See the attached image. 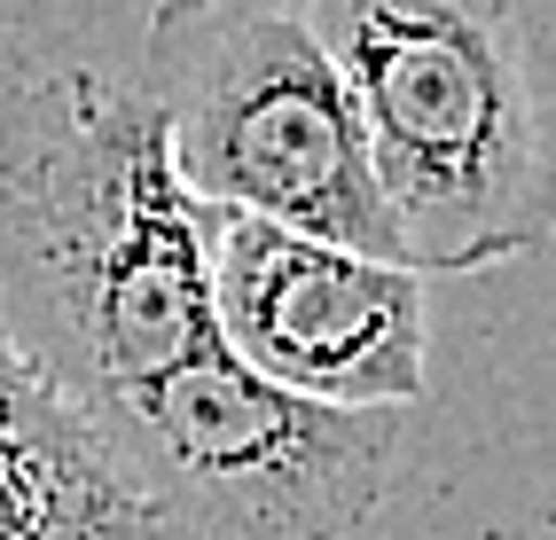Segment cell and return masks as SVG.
<instances>
[{"instance_id":"obj_1","label":"cell","mask_w":556,"mask_h":540,"mask_svg":"<svg viewBox=\"0 0 556 540\" xmlns=\"http://www.w3.org/2000/svg\"><path fill=\"white\" fill-rule=\"evenodd\" d=\"M0 330L71 408L212 345L204 204L134 70L48 63L0 102Z\"/></svg>"},{"instance_id":"obj_2","label":"cell","mask_w":556,"mask_h":540,"mask_svg":"<svg viewBox=\"0 0 556 540\" xmlns=\"http://www.w3.org/2000/svg\"><path fill=\"white\" fill-rule=\"evenodd\" d=\"M416 274L556 235V0H314Z\"/></svg>"},{"instance_id":"obj_3","label":"cell","mask_w":556,"mask_h":540,"mask_svg":"<svg viewBox=\"0 0 556 540\" xmlns=\"http://www.w3.org/2000/svg\"><path fill=\"white\" fill-rule=\"evenodd\" d=\"M134 87L204 211H251L400 259L314 0H157Z\"/></svg>"},{"instance_id":"obj_4","label":"cell","mask_w":556,"mask_h":540,"mask_svg":"<svg viewBox=\"0 0 556 540\" xmlns=\"http://www.w3.org/2000/svg\"><path fill=\"white\" fill-rule=\"evenodd\" d=\"M150 540H345L407 454L400 408H321L204 345L79 408Z\"/></svg>"},{"instance_id":"obj_5","label":"cell","mask_w":556,"mask_h":540,"mask_svg":"<svg viewBox=\"0 0 556 540\" xmlns=\"http://www.w3.org/2000/svg\"><path fill=\"white\" fill-rule=\"evenodd\" d=\"M204 274L212 337L251 376L321 408H424L431 274L407 259H377L251 211H204Z\"/></svg>"},{"instance_id":"obj_6","label":"cell","mask_w":556,"mask_h":540,"mask_svg":"<svg viewBox=\"0 0 556 540\" xmlns=\"http://www.w3.org/2000/svg\"><path fill=\"white\" fill-rule=\"evenodd\" d=\"M0 540H141L79 408L0 330Z\"/></svg>"},{"instance_id":"obj_7","label":"cell","mask_w":556,"mask_h":540,"mask_svg":"<svg viewBox=\"0 0 556 540\" xmlns=\"http://www.w3.org/2000/svg\"><path fill=\"white\" fill-rule=\"evenodd\" d=\"M141 540H150V532H141Z\"/></svg>"}]
</instances>
